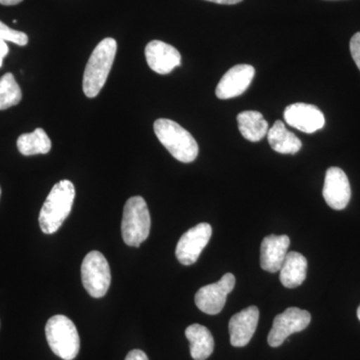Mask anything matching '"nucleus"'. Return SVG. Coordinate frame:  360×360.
Segmentation results:
<instances>
[{
	"label": "nucleus",
	"mask_w": 360,
	"mask_h": 360,
	"mask_svg": "<svg viewBox=\"0 0 360 360\" xmlns=\"http://www.w3.org/2000/svg\"><path fill=\"white\" fill-rule=\"evenodd\" d=\"M75 188L70 180L54 184L40 210V229L45 234H52L60 229L72 210Z\"/></svg>",
	"instance_id": "nucleus-1"
},
{
	"label": "nucleus",
	"mask_w": 360,
	"mask_h": 360,
	"mask_svg": "<svg viewBox=\"0 0 360 360\" xmlns=\"http://www.w3.org/2000/svg\"><path fill=\"white\" fill-rule=\"evenodd\" d=\"M116 51L117 44L115 39L108 37L101 40L92 51L85 68L82 82L84 94L89 98L98 96L105 84L115 61Z\"/></svg>",
	"instance_id": "nucleus-2"
},
{
	"label": "nucleus",
	"mask_w": 360,
	"mask_h": 360,
	"mask_svg": "<svg viewBox=\"0 0 360 360\" xmlns=\"http://www.w3.org/2000/svg\"><path fill=\"white\" fill-rule=\"evenodd\" d=\"M153 129L158 141L175 160L184 163H191L196 160L200 151L198 142L179 123L160 118L156 120Z\"/></svg>",
	"instance_id": "nucleus-3"
},
{
	"label": "nucleus",
	"mask_w": 360,
	"mask_h": 360,
	"mask_svg": "<svg viewBox=\"0 0 360 360\" xmlns=\"http://www.w3.org/2000/svg\"><path fill=\"white\" fill-rule=\"evenodd\" d=\"M47 342L54 354L63 360H72L80 349L77 326L65 315H54L45 326Z\"/></svg>",
	"instance_id": "nucleus-4"
},
{
	"label": "nucleus",
	"mask_w": 360,
	"mask_h": 360,
	"mask_svg": "<svg viewBox=\"0 0 360 360\" xmlns=\"http://www.w3.org/2000/svg\"><path fill=\"white\" fill-rule=\"evenodd\" d=\"M151 219L148 206L141 196H134L127 201L123 210L122 233L125 245L139 248L148 239Z\"/></svg>",
	"instance_id": "nucleus-5"
},
{
	"label": "nucleus",
	"mask_w": 360,
	"mask_h": 360,
	"mask_svg": "<svg viewBox=\"0 0 360 360\" xmlns=\"http://www.w3.org/2000/svg\"><path fill=\"white\" fill-rule=\"evenodd\" d=\"M82 279L85 290L94 298L103 297L110 290V264L103 253L90 251L82 264Z\"/></svg>",
	"instance_id": "nucleus-6"
},
{
	"label": "nucleus",
	"mask_w": 360,
	"mask_h": 360,
	"mask_svg": "<svg viewBox=\"0 0 360 360\" xmlns=\"http://www.w3.org/2000/svg\"><path fill=\"white\" fill-rule=\"evenodd\" d=\"M310 321L311 315L307 310L298 307H290L284 310L283 314L276 315L274 319V326L267 338L269 345L271 347H281L288 336L304 330L309 326Z\"/></svg>",
	"instance_id": "nucleus-7"
},
{
	"label": "nucleus",
	"mask_w": 360,
	"mask_h": 360,
	"mask_svg": "<svg viewBox=\"0 0 360 360\" xmlns=\"http://www.w3.org/2000/svg\"><path fill=\"white\" fill-rule=\"evenodd\" d=\"M236 286V276L232 274H224L217 283L208 284L196 292V307L206 314H219L224 309L227 295Z\"/></svg>",
	"instance_id": "nucleus-8"
},
{
	"label": "nucleus",
	"mask_w": 360,
	"mask_h": 360,
	"mask_svg": "<svg viewBox=\"0 0 360 360\" xmlns=\"http://www.w3.org/2000/svg\"><path fill=\"white\" fill-rule=\"evenodd\" d=\"M212 236V227L208 224H196L187 231L177 243L175 250L177 260L184 265L195 264Z\"/></svg>",
	"instance_id": "nucleus-9"
},
{
	"label": "nucleus",
	"mask_w": 360,
	"mask_h": 360,
	"mask_svg": "<svg viewBox=\"0 0 360 360\" xmlns=\"http://www.w3.org/2000/svg\"><path fill=\"white\" fill-rule=\"evenodd\" d=\"M322 195L333 210H342L352 198V188L347 175L340 167H330L326 172Z\"/></svg>",
	"instance_id": "nucleus-10"
},
{
	"label": "nucleus",
	"mask_w": 360,
	"mask_h": 360,
	"mask_svg": "<svg viewBox=\"0 0 360 360\" xmlns=\"http://www.w3.org/2000/svg\"><path fill=\"white\" fill-rule=\"evenodd\" d=\"M283 115L288 125L304 134H314L326 124L323 113L312 104L302 103L290 104L284 110Z\"/></svg>",
	"instance_id": "nucleus-11"
},
{
	"label": "nucleus",
	"mask_w": 360,
	"mask_h": 360,
	"mask_svg": "<svg viewBox=\"0 0 360 360\" xmlns=\"http://www.w3.org/2000/svg\"><path fill=\"white\" fill-rule=\"evenodd\" d=\"M255 75L252 65L233 66L222 77L215 89L219 99H231L245 94Z\"/></svg>",
	"instance_id": "nucleus-12"
},
{
	"label": "nucleus",
	"mask_w": 360,
	"mask_h": 360,
	"mask_svg": "<svg viewBox=\"0 0 360 360\" xmlns=\"http://www.w3.org/2000/svg\"><path fill=\"white\" fill-rule=\"evenodd\" d=\"M146 58L149 68L158 75H168L181 65L179 51L160 40H153L146 45Z\"/></svg>",
	"instance_id": "nucleus-13"
},
{
	"label": "nucleus",
	"mask_w": 360,
	"mask_h": 360,
	"mask_svg": "<svg viewBox=\"0 0 360 360\" xmlns=\"http://www.w3.org/2000/svg\"><path fill=\"white\" fill-rule=\"evenodd\" d=\"M258 319L259 310L255 305H251L231 317L229 328L232 347H243L250 343L257 330Z\"/></svg>",
	"instance_id": "nucleus-14"
},
{
	"label": "nucleus",
	"mask_w": 360,
	"mask_h": 360,
	"mask_svg": "<svg viewBox=\"0 0 360 360\" xmlns=\"http://www.w3.org/2000/svg\"><path fill=\"white\" fill-rule=\"evenodd\" d=\"M290 245V239L285 234L283 236L271 234L264 238L260 248L262 269L271 274L278 272L288 255Z\"/></svg>",
	"instance_id": "nucleus-15"
},
{
	"label": "nucleus",
	"mask_w": 360,
	"mask_h": 360,
	"mask_svg": "<svg viewBox=\"0 0 360 360\" xmlns=\"http://www.w3.org/2000/svg\"><path fill=\"white\" fill-rule=\"evenodd\" d=\"M281 283L284 288H295L302 285L307 278V260L302 253L290 251L281 266Z\"/></svg>",
	"instance_id": "nucleus-16"
},
{
	"label": "nucleus",
	"mask_w": 360,
	"mask_h": 360,
	"mask_svg": "<svg viewBox=\"0 0 360 360\" xmlns=\"http://www.w3.org/2000/svg\"><path fill=\"white\" fill-rule=\"evenodd\" d=\"M270 148L281 155H295L302 148V142L281 120H276L267 132Z\"/></svg>",
	"instance_id": "nucleus-17"
},
{
	"label": "nucleus",
	"mask_w": 360,
	"mask_h": 360,
	"mask_svg": "<svg viewBox=\"0 0 360 360\" xmlns=\"http://www.w3.org/2000/svg\"><path fill=\"white\" fill-rule=\"evenodd\" d=\"M186 336L191 343V355L194 360H206L212 354L214 340L205 326L191 324L186 328Z\"/></svg>",
	"instance_id": "nucleus-18"
},
{
	"label": "nucleus",
	"mask_w": 360,
	"mask_h": 360,
	"mask_svg": "<svg viewBox=\"0 0 360 360\" xmlns=\"http://www.w3.org/2000/svg\"><path fill=\"white\" fill-rule=\"evenodd\" d=\"M238 122L239 131L248 141H260L269 132V123L258 111H243L238 115Z\"/></svg>",
	"instance_id": "nucleus-19"
},
{
	"label": "nucleus",
	"mask_w": 360,
	"mask_h": 360,
	"mask_svg": "<svg viewBox=\"0 0 360 360\" xmlns=\"http://www.w3.org/2000/svg\"><path fill=\"white\" fill-rule=\"evenodd\" d=\"M18 148L25 156L46 155L51 151V141L42 129H37L32 134H21L18 139Z\"/></svg>",
	"instance_id": "nucleus-20"
},
{
	"label": "nucleus",
	"mask_w": 360,
	"mask_h": 360,
	"mask_svg": "<svg viewBox=\"0 0 360 360\" xmlns=\"http://www.w3.org/2000/svg\"><path fill=\"white\" fill-rule=\"evenodd\" d=\"M22 98V92L13 73H6L0 78V110L18 105Z\"/></svg>",
	"instance_id": "nucleus-21"
},
{
	"label": "nucleus",
	"mask_w": 360,
	"mask_h": 360,
	"mask_svg": "<svg viewBox=\"0 0 360 360\" xmlns=\"http://www.w3.org/2000/svg\"><path fill=\"white\" fill-rule=\"evenodd\" d=\"M0 39L4 40V41L13 42V44L20 45V46H25L28 42L27 34L8 27L2 21H0Z\"/></svg>",
	"instance_id": "nucleus-22"
},
{
	"label": "nucleus",
	"mask_w": 360,
	"mask_h": 360,
	"mask_svg": "<svg viewBox=\"0 0 360 360\" xmlns=\"http://www.w3.org/2000/svg\"><path fill=\"white\" fill-rule=\"evenodd\" d=\"M350 52H352L355 65L360 71V32L355 33L350 40Z\"/></svg>",
	"instance_id": "nucleus-23"
},
{
	"label": "nucleus",
	"mask_w": 360,
	"mask_h": 360,
	"mask_svg": "<svg viewBox=\"0 0 360 360\" xmlns=\"http://www.w3.org/2000/svg\"><path fill=\"white\" fill-rule=\"evenodd\" d=\"M124 360H149L148 355L146 354V352H142V350L134 349L131 350L129 354L127 355Z\"/></svg>",
	"instance_id": "nucleus-24"
},
{
	"label": "nucleus",
	"mask_w": 360,
	"mask_h": 360,
	"mask_svg": "<svg viewBox=\"0 0 360 360\" xmlns=\"http://www.w3.org/2000/svg\"><path fill=\"white\" fill-rule=\"evenodd\" d=\"M8 51L9 49L7 46L6 41L0 39V68H1L2 63H4V58H6Z\"/></svg>",
	"instance_id": "nucleus-25"
},
{
	"label": "nucleus",
	"mask_w": 360,
	"mask_h": 360,
	"mask_svg": "<svg viewBox=\"0 0 360 360\" xmlns=\"http://www.w3.org/2000/svg\"><path fill=\"white\" fill-rule=\"evenodd\" d=\"M205 1L213 2V4H225V6H232V4H239L243 0H205Z\"/></svg>",
	"instance_id": "nucleus-26"
},
{
	"label": "nucleus",
	"mask_w": 360,
	"mask_h": 360,
	"mask_svg": "<svg viewBox=\"0 0 360 360\" xmlns=\"http://www.w3.org/2000/svg\"><path fill=\"white\" fill-rule=\"evenodd\" d=\"M22 1L23 0H0V4H2V6H16V4Z\"/></svg>",
	"instance_id": "nucleus-27"
},
{
	"label": "nucleus",
	"mask_w": 360,
	"mask_h": 360,
	"mask_svg": "<svg viewBox=\"0 0 360 360\" xmlns=\"http://www.w3.org/2000/svg\"><path fill=\"white\" fill-rule=\"evenodd\" d=\"M357 317H359V319L360 321V305L359 309H357Z\"/></svg>",
	"instance_id": "nucleus-28"
},
{
	"label": "nucleus",
	"mask_w": 360,
	"mask_h": 360,
	"mask_svg": "<svg viewBox=\"0 0 360 360\" xmlns=\"http://www.w3.org/2000/svg\"><path fill=\"white\" fill-rule=\"evenodd\" d=\"M0 196H1V188H0Z\"/></svg>",
	"instance_id": "nucleus-29"
}]
</instances>
